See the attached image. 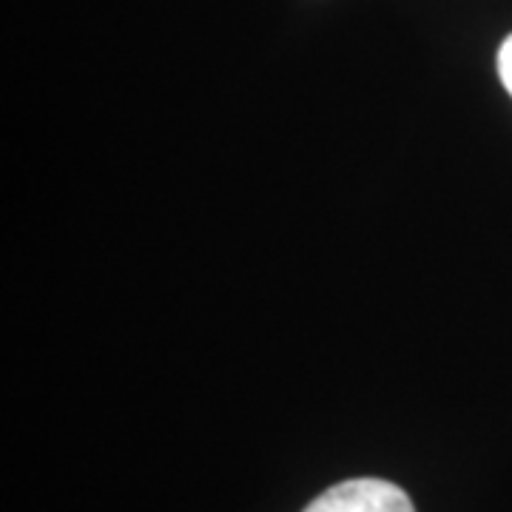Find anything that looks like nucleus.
I'll return each instance as SVG.
<instances>
[{"label": "nucleus", "instance_id": "nucleus-1", "mask_svg": "<svg viewBox=\"0 0 512 512\" xmlns=\"http://www.w3.org/2000/svg\"><path fill=\"white\" fill-rule=\"evenodd\" d=\"M305 512H416L396 484L382 478H353L330 487Z\"/></svg>", "mask_w": 512, "mask_h": 512}, {"label": "nucleus", "instance_id": "nucleus-2", "mask_svg": "<svg viewBox=\"0 0 512 512\" xmlns=\"http://www.w3.org/2000/svg\"><path fill=\"white\" fill-rule=\"evenodd\" d=\"M498 74H501L504 89L512 94V35L504 40V46L498 52Z\"/></svg>", "mask_w": 512, "mask_h": 512}]
</instances>
